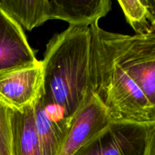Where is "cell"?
I'll list each match as a JSON object with an SVG mask.
<instances>
[{
	"label": "cell",
	"instance_id": "ba28073f",
	"mask_svg": "<svg viewBox=\"0 0 155 155\" xmlns=\"http://www.w3.org/2000/svg\"><path fill=\"white\" fill-rule=\"evenodd\" d=\"M33 116L42 155H58L71 123L60 109L45 104L42 88L33 101Z\"/></svg>",
	"mask_w": 155,
	"mask_h": 155
},
{
	"label": "cell",
	"instance_id": "30bf717a",
	"mask_svg": "<svg viewBox=\"0 0 155 155\" xmlns=\"http://www.w3.org/2000/svg\"><path fill=\"white\" fill-rule=\"evenodd\" d=\"M111 4L110 0H48L49 18L70 25H89L105 16Z\"/></svg>",
	"mask_w": 155,
	"mask_h": 155
},
{
	"label": "cell",
	"instance_id": "277c9868",
	"mask_svg": "<svg viewBox=\"0 0 155 155\" xmlns=\"http://www.w3.org/2000/svg\"><path fill=\"white\" fill-rule=\"evenodd\" d=\"M74 155H155V123L112 121Z\"/></svg>",
	"mask_w": 155,
	"mask_h": 155
},
{
	"label": "cell",
	"instance_id": "3957f363",
	"mask_svg": "<svg viewBox=\"0 0 155 155\" xmlns=\"http://www.w3.org/2000/svg\"><path fill=\"white\" fill-rule=\"evenodd\" d=\"M97 31L114 61L155 105V33L123 35L98 26Z\"/></svg>",
	"mask_w": 155,
	"mask_h": 155
},
{
	"label": "cell",
	"instance_id": "8992f818",
	"mask_svg": "<svg viewBox=\"0 0 155 155\" xmlns=\"http://www.w3.org/2000/svg\"><path fill=\"white\" fill-rule=\"evenodd\" d=\"M22 27L0 8V73L39 63Z\"/></svg>",
	"mask_w": 155,
	"mask_h": 155
},
{
	"label": "cell",
	"instance_id": "4fadbf2b",
	"mask_svg": "<svg viewBox=\"0 0 155 155\" xmlns=\"http://www.w3.org/2000/svg\"><path fill=\"white\" fill-rule=\"evenodd\" d=\"M0 155H11L8 106L0 100Z\"/></svg>",
	"mask_w": 155,
	"mask_h": 155
},
{
	"label": "cell",
	"instance_id": "6da1fadb",
	"mask_svg": "<svg viewBox=\"0 0 155 155\" xmlns=\"http://www.w3.org/2000/svg\"><path fill=\"white\" fill-rule=\"evenodd\" d=\"M89 61V25H70L47 44L42 61L44 101L71 124L90 92Z\"/></svg>",
	"mask_w": 155,
	"mask_h": 155
},
{
	"label": "cell",
	"instance_id": "52a82bcc",
	"mask_svg": "<svg viewBox=\"0 0 155 155\" xmlns=\"http://www.w3.org/2000/svg\"><path fill=\"white\" fill-rule=\"evenodd\" d=\"M42 61L38 64L0 73V100L21 108L32 104L42 86Z\"/></svg>",
	"mask_w": 155,
	"mask_h": 155
},
{
	"label": "cell",
	"instance_id": "5b68a950",
	"mask_svg": "<svg viewBox=\"0 0 155 155\" xmlns=\"http://www.w3.org/2000/svg\"><path fill=\"white\" fill-rule=\"evenodd\" d=\"M111 122L105 107L90 92L74 117L58 155H74Z\"/></svg>",
	"mask_w": 155,
	"mask_h": 155
},
{
	"label": "cell",
	"instance_id": "9c48e42d",
	"mask_svg": "<svg viewBox=\"0 0 155 155\" xmlns=\"http://www.w3.org/2000/svg\"><path fill=\"white\" fill-rule=\"evenodd\" d=\"M11 155H42L33 116V102L21 108L8 106Z\"/></svg>",
	"mask_w": 155,
	"mask_h": 155
},
{
	"label": "cell",
	"instance_id": "8fae6325",
	"mask_svg": "<svg viewBox=\"0 0 155 155\" xmlns=\"http://www.w3.org/2000/svg\"><path fill=\"white\" fill-rule=\"evenodd\" d=\"M0 8L27 30L50 20L48 0H0Z\"/></svg>",
	"mask_w": 155,
	"mask_h": 155
},
{
	"label": "cell",
	"instance_id": "7a4b0ae2",
	"mask_svg": "<svg viewBox=\"0 0 155 155\" xmlns=\"http://www.w3.org/2000/svg\"><path fill=\"white\" fill-rule=\"evenodd\" d=\"M89 24V92L105 107L112 121L155 123V105L130 76L114 61L97 31Z\"/></svg>",
	"mask_w": 155,
	"mask_h": 155
},
{
	"label": "cell",
	"instance_id": "7c38bea8",
	"mask_svg": "<svg viewBox=\"0 0 155 155\" xmlns=\"http://www.w3.org/2000/svg\"><path fill=\"white\" fill-rule=\"evenodd\" d=\"M118 3L136 34L155 33V0H119Z\"/></svg>",
	"mask_w": 155,
	"mask_h": 155
}]
</instances>
